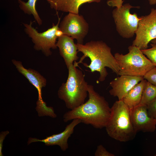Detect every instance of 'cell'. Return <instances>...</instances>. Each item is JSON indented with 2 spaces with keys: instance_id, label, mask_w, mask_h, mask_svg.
Here are the masks:
<instances>
[{
  "instance_id": "1",
  "label": "cell",
  "mask_w": 156,
  "mask_h": 156,
  "mask_svg": "<svg viewBox=\"0 0 156 156\" xmlns=\"http://www.w3.org/2000/svg\"><path fill=\"white\" fill-rule=\"evenodd\" d=\"M88 99L78 107L66 112L63 116L65 122L78 119L81 123L93 127H105L109 119L111 108L105 98L94 90V87H88Z\"/></svg>"
},
{
  "instance_id": "5",
  "label": "cell",
  "mask_w": 156,
  "mask_h": 156,
  "mask_svg": "<svg viewBox=\"0 0 156 156\" xmlns=\"http://www.w3.org/2000/svg\"><path fill=\"white\" fill-rule=\"evenodd\" d=\"M128 49L126 54L116 53L114 55L119 68L118 75L143 77L155 66L138 47L132 45Z\"/></svg>"
},
{
  "instance_id": "13",
  "label": "cell",
  "mask_w": 156,
  "mask_h": 156,
  "mask_svg": "<svg viewBox=\"0 0 156 156\" xmlns=\"http://www.w3.org/2000/svg\"><path fill=\"white\" fill-rule=\"evenodd\" d=\"M56 46L68 68L73 64L74 62L79 59L77 44L74 43V39L71 37L65 35L59 37Z\"/></svg>"
},
{
  "instance_id": "19",
  "label": "cell",
  "mask_w": 156,
  "mask_h": 156,
  "mask_svg": "<svg viewBox=\"0 0 156 156\" xmlns=\"http://www.w3.org/2000/svg\"><path fill=\"white\" fill-rule=\"evenodd\" d=\"M36 109L39 116H47L53 118L57 117L53 107L47 106L46 103L43 100L38 99Z\"/></svg>"
},
{
  "instance_id": "24",
  "label": "cell",
  "mask_w": 156,
  "mask_h": 156,
  "mask_svg": "<svg viewBox=\"0 0 156 156\" xmlns=\"http://www.w3.org/2000/svg\"><path fill=\"white\" fill-rule=\"evenodd\" d=\"M8 131H1L0 133V156H3L2 154V149L3 146V143L4 140L7 135L9 133Z\"/></svg>"
},
{
  "instance_id": "8",
  "label": "cell",
  "mask_w": 156,
  "mask_h": 156,
  "mask_svg": "<svg viewBox=\"0 0 156 156\" xmlns=\"http://www.w3.org/2000/svg\"><path fill=\"white\" fill-rule=\"evenodd\" d=\"M132 45L141 50L146 49L150 42L156 38V9L152 8L150 13L141 16Z\"/></svg>"
},
{
  "instance_id": "16",
  "label": "cell",
  "mask_w": 156,
  "mask_h": 156,
  "mask_svg": "<svg viewBox=\"0 0 156 156\" xmlns=\"http://www.w3.org/2000/svg\"><path fill=\"white\" fill-rule=\"evenodd\" d=\"M146 81L144 79L134 86L123 99L122 101L130 110L140 104L143 89Z\"/></svg>"
},
{
  "instance_id": "4",
  "label": "cell",
  "mask_w": 156,
  "mask_h": 156,
  "mask_svg": "<svg viewBox=\"0 0 156 156\" xmlns=\"http://www.w3.org/2000/svg\"><path fill=\"white\" fill-rule=\"evenodd\" d=\"M73 64L68 69V76L57 92L58 97L65 103L66 107L72 109L85 102L88 95V83L82 71Z\"/></svg>"
},
{
  "instance_id": "18",
  "label": "cell",
  "mask_w": 156,
  "mask_h": 156,
  "mask_svg": "<svg viewBox=\"0 0 156 156\" xmlns=\"http://www.w3.org/2000/svg\"><path fill=\"white\" fill-rule=\"evenodd\" d=\"M156 97V86L146 81L140 104L147 105Z\"/></svg>"
},
{
  "instance_id": "21",
  "label": "cell",
  "mask_w": 156,
  "mask_h": 156,
  "mask_svg": "<svg viewBox=\"0 0 156 156\" xmlns=\"http://www.w3.org/2000/svg\"><path fill=\"white\" fill-rule=\"evenodd\" d=\"M144 79L156 86V67L148 71L143 76Z\"/></svg>"
},
{
  "instance_id": "9",
  "label": "cell",
  "mask_w": 156,
  "mask_h": 156,
  "mask_svg": "<svg viewBox=\"0 0 156 156\" xmlns=\"http://www.w3.org/2000/svg\"><path fill=\"white\" fill-rule=\"evenodd\" d=\"M59 27L64 35L76 39L80 44H83L89 30L88 24L82 15L70 13L63 18Z\"/></svg>"
},
{
  "instance_id": "7",
  "label": "cell",
  "mask_w": 156,
  "mask_h": 156,
  "mask_svg": "<svg viewBox=\"0 0 156 156\" xmlns=\"http://www.w3.org/2000/svg\"><path fill=\"white\" fill-rule=\"evenodd\" d=\"M133 8L137 7L126 3L116 7L112 12L116 30L124 38H130L133 37L135 34L139 21L141 18V16L138 17L136 13H130V9Z\"/></svg>"
},
{
  "instance_id": "26",
  "label": "cell",
  "mask_w": 156,
  "mask_h": 156,
  "mask_svg": "<svg viewBox=\"0 0 156 156\" xmlns=\"http://www.w3.org/2000/svg\"><path fill=\"white\" fill-rule=\"evenodd\" d=\"M149 3L151 5L155 4L156 3V0H149Z\"/></svg>"
},
{
  "instance_id": "14",
  "label": "cell",
  "mask_w": 156,
  "mask_h": 156,
  "mask_svg": "<svg viewBox=\"0 0 156 156\" xmlns=\"http://www.w3.org/2000/svg\"><path fill=\"white\" fill-rule=\"evenodd\" d=\"M12 62L18 71L25 77L29 82L37 89L38 93V99L42 100V89L46 85V79L38 71L32 69L25 68L21 62L12 60Z\"/></svg>"
},
{
  "instance_id": "27",
  "label": "cell",
  "mask_w": 156,
  "mask_h": 156,
  "mask_svg": "<svg viewBox=\"0 0 156 156\" xmlns=\"http://www.w3.org/2000/svg\"><path fill=\"white\" fill-rule=\"evenodd\" d=\"M151 42L152 44H156V38L152 40Z\"/></svg>"
},
{
  "instance_id": "2",
  "label": "cell",
  "mask_w": 156,
  "mask_h": 156,
  "mask_svg": "<svg viewBox=\"0 0 156 156\" xmlns=\"http://www.w3.org/2000/svg\"><path fill=\"white\" fill-rule=\"evenodd\" d=\"M78 52L82 53L83 55L79 61L74 62V64L78 66L79 64L82 63L86 57H89L90 63L84 65L90 70L91 72H98L100 74L99 80L104 81L108 73L106 67L109 68L113 72L118 75L119 68L116 60L111 52V48L102 41H91L85 44L77 43Z\"/></svg>"
},
{
  "instance_id": "17",
  "label": "cell",
  "mask_w": 156,
  "mask_h": 156,
  "mask_svg": "<svg viewBox=\"0 0 156 156\" xmlns=\"http://www.w3.org/2000/svg\"><path fill=\"white\" fill-rule=\"evenodd\" d=\"M38 0H28L27 2L18 0L20 9L25 14L33 15L35 21L39 26L42 24V21L36 9V4Z\"/></svg>"
},
{
  "instance_id": "20",
  "label": "cell",
  "mask_w": 156,
  "mask_h": 156,
  "mask_svg": "<svg viewBox=\"0 0 156 156\" xmlns=\"http://www.w3.org/2000/svg\"><path fill=\"white\" fill-rule=\"evenodd\" d=\"M151 48L141 51L156 67V44L151 43Z\"/></svg>"
},
{
  "instance_id": "6",
  "label": "cell",
  "mask_w": 156,
  "mask_h": 156,
  "mask_svg": "<svg viewBox=\"0 0 156 156\" xmlns=\"http://www.w3.org/2000/svg\"><path fill=\"white\" fill-rule=\"evenodd\" d=\"M58 21L56 25L53 24L52 27L40 33L32 26L31 21L29 24L23 23L24 31L31 39L34 44V48L36 51H41L46 56L51 55V49H55L57 39L59 38L56 32L59 28L61 18L58 16Z\"/></svg>"
},
{
  "instance_id": "3",
  "label": "cell",
  "mask_w": 156,
  "mask_h": 156,
  "mask_svg": "<svg viewBox=\"0 0 156 156\" xmlns=\"http://www.w3.org/2000/svg\"><path fill=\"white\" fill-rule=\"evenodd\" d=\"M105 127L109 137L121 142L131 141L135 137L137 132L132 122L130 110L122 100L116 101L111 107Z\"/></svg>"
},
{
  "instance_id": "12",
  "label": "cell",
  "mask_w": 156,
  "mask_h": 156,
  "mask_svg": "<svg viewBox=\"0 0 156 156\" xmlns=\"http://www.w3.org/2000/svg\"><path fill=\"white\" fill-rule=\"evenodd\" d=\"M143 79V76L120 75L110 83L112 88L109 93L111 95L117 97L118 100H122L129 91Z\"/></svg>"
},
{
  "instance_id": "15",
  "label": "cell",
  "mask_w": 156,
  "mask_h": 156,
  "mask_svg": "<svg viewBox=\"0 0 156 156\" xmlns=\"http://www.w3.org/2000/svg\"><path fill=\"white\" fill-rule=\"evenodd\" d=\"M50 8L57 11L79 14L80 6L85 3H99L101 0H46Z\"/></svg>"
},
{
  "instance_id": "10",
  "label": "cell",
  "mask_w": 156,
  "mask_h": 156,
  "mask_svg": "<svg viewBox=\"0 0 156 156\" xmlns=\"http://www.w3.org/2000/svg\"><path fill=\"white\" fill-rule=\"evenodd\" d=\"M81 123V121L79 119L73 120L66 126L63 131L58 134L47 137L43 139L30 137L28 139L27 145L32 142H44L47 146L58 145L62 151H65L68 148V138L73 133L75 127Z\"/></svg>"
},
{
  "instance_id": "25",
  "label": "cell",
  "mask_w": 156,
  "mask_h": 156,
  "mask_svg": "<svg viewBox=\"0 0 156 156\" xmlns=\"http://www.w3.org/2000/svg\"><path fill=\"white\" fill-rule=\"evenodd\" d=\"M123 2V0H108L107 3L109 6L116 7L122 5Z\"/></svg>"
},
{
  "instance_id": "28",
  "label": "cell",
  "mask_w": 156,
  "mask_h": 156,
  "mask_svg": "<svg viewBox=\"0 0 156 156\" xmlns=\"http://www.w3.org/2000/svg\"><path fill=\"white\" fill-rule=\"evenodd\" d=\"M154 156H156V154L154 155Z\"/></svg>"
},
{
  "instance_id": "22",
  "label": "cell",
  "mask_w": 156,
  "mask_h": 156,
  "mask_svg": "<svg viewBox=\"0 0 156 156\" xmlns=\"http://www.w3.org/2000/svg\"><path fill=\"white\" fill-rule=\"evenodd\" d=\"M149 116L156 120V97L147 105Z\"/></svg>"
},
{
  "instance_id": "11",
  "label": "cell",
  "mask_w": 156,
  "mask_h": 156,
  "mask_svg": "<svg viewBox=\"0 0 156 156\" xmlns=\"http://www.w3.org/2000/svg\"><path fill=\"white\" fill-rule=\"evenodd\" d=\"M130 111L132 122L137 132H153L155 131L156 120L149 116L146 105L140 104Z\"/></svg>"
},
{
  "instance_id": "23",
  "label": "cell",
  "mask_w": 156,
  "mask_h": 156,
  "mask_svg": "<svg viewBox=\"0 0 156 156\" xmlns=\"http://www.w3.org/2000/svg\"><path fill=\"white\" fill-rule=\"evenodd\" d=\"M95 156H114L115 155L107 150L101 144L97 146L94 153Z\"/></svg>"
}]
</instances>
